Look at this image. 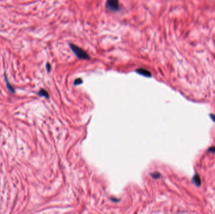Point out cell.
<instances>
[{
	"label": "cell",
	"instance_id": "3957f363",
	"mask_svg": "<svg viewBox=\"0 0 215 214\" xmlns=\"http://www.w3.org/2000/svg\"><path fill=\"white\" fill-rule=\"evenodd\" d=\"M136 72L145 77H151V73L145 69H139L136 70Z\"/></svg>",
	"mask_w": 215,
	"mask_h": 214
},
{
	"label": "cell",
	"instance_id": "8992f818",
	"mask_svg": "<svg viewBox=\"0 0 215 214\" xmlns=\"http://www.w3.org/2000/svg\"><path fill=\"white\" fill-rule=\"evenodd\" d=\"M5 81H6V83H7V86L9 90H10L11 92H12V93L15 92V89H13V87H12L10 84H9V82H8V81L7 80V77H6V75H5Z\"/></svg>",
	"mask_w": 215,
	"mask_h": 214
},
{
	"label": "cell",
	"instance_id": "30bf717a",
	"mask_svg": "<svg viewBox=\"0 0 215 214\" xmlns=\"http://www.w3.org/2000/svg\"><path fill=\"white\" fill-rule=\"evenodd\" d=\"M208 151H210L211 153H215V147H211L208 149Z\"/></svg>",
	"mask_w": 215,
	"mask_h": 214
},
{
	"label": "cell",
	"instance_id": "277c9868",
	"mask_svg": "<svg viewBox=\"0 0 215 214\" xmlns=\"http://www.w3.org/2000/svg\"><path fill=\"white\" fill-rule=\"evenodd\" d=\"M192 182L194 183L196 185H197L198 186H201V181L200 179V177L198 175H195L194 177L192 178Z\"/></svg>",
	"mask_w": 215,
	"mask_h": 214
},
{
	"label": "cell",
	"instance_id": "9c48e42d",
	"mask_svg": "<svg viewBox=\"0 0 215 214\" xmlns=\"http://www.w3.org/2000/svg\"><path fill=\"white\" fill-rule=\"evenodd\" d=\"M46 69H47V71L48 72L50 71V70H51V65H50V63H47V65H46Z\"/></svg>",
	"mask_w": 215,
	"mask_h": 214
},
{
	"label": "cell",
	"instance_id": "ba28073f",
	"mask_svg": "<svg viewBox=\"0 0 215 214\" xmlns=\"http://www.w3.org/2000/svg\"><path fill=\"white\" fill-rule=\"evenodd\" d=\"M152 176L154 178H158L160 177V174L158 173H152Z\"/></svg>",
	"mask_w": 215,
	"mask_h": 214
},
{
	"label": "cell",
	"instance_id": "7a4b0ae2",
	"mask_svg": "<svg viewBox=\"0 0 215 214\" xmlns=\"http://www.w3.org/2000/svg\"><path fill=\"white\" fill-rule=\"evenodd\" d=\"M106 8L110 11H118L119 10V1L118 0H107Z\"/></svg>",
	"mask_w": 215,
	"mask_h": 214
},
{
	"label": "cell",
	"instance_id": "5b68a950",
	"mask_svg": "<svg viewBox=\"0 0 215 214\" xmlns=\"http://www.w3.org/2000/svg\"><path fill=\"white\" fill-rule=\"evenodd\" d=\"M38 95H39V96H44V97H47V98H48V94L47 93V92L44 89H41L38 92Z\"/></svg>",
	"mask_w": 215,
	"mask_h": 214
},
{
	"label": "cell",
	"instance_id": "8fae6325",
	"mask_svg": "<svg viewBox=\"0 0 215 214\" xmlns=\"http://www.w3.org/2000/svg\"><path fill=\"white\" fill-rule=\"evenodd\" d=\"M210 117L211 118L212 120L215 122V115L214 114H210Z\"/></svg>",
	"mask_w": 215,
	"mask_h": 214
},
{
	"label": "cell",
	"instance_id": "52a82bcc",
	"mask_svg": "<svg viewBox=\"0 0 215 214\" xmlns=\"http://www.w3.org/2000/svg\"><path fill=\"white\" fill-rule=\"evenodd\" d=\"M82 79H79V78L77 79L74 81V85H79V84H82Z\"/></svg>",
	"mask_w": 215,
	"mask_h": 214
},
{
	"label": "cell",
	"instance_id": "6da1fadb",
	"mask_svg": "<svg viewBox=\"0 0 215 214\" xmlns=\"http://www.w3.org/2000/svg\"><path fill=\"white\" fill-rule=\"evenodd\" d=\"M70 48H71L72 51L76 55V56L79 59H82V60H89L90 59V57L89 55L88 54L87 52L82 49L81 48H80L78 46L75 45L74 44H69Z\"/></svg>",
	"mask_w": 215,
	"mask_h": 214
}]
</instances>
